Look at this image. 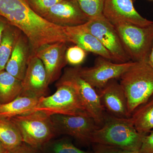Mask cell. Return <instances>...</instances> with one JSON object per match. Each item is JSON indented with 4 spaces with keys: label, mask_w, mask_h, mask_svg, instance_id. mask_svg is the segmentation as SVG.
<instances>
[{
    "label": "cell",
    "mask_w": 153,
    "mask_h": 153,
    "mask_svg": "<svg viewBox=\"0 0 153 153\" xmlns=\"http://www.w3.org/2000/svg\"><path fill=\"white\" fill-rule=\"evenodd\" d=\"M150 1H153V0H150Z\"/></svg>",
    "instance_id": "obj_34"
},
{
    "label": "cell",
    "mask_w": 153,
    "mask_h": 153,
    "mask_svg": "<svg viewBox=\"0 0 153 153\" xmlns=\"http://www.w3.org/2000/svg\"><path fill=\"white\" fill-rule=\"evenodd\" d=\"M50 116L56 134L70 136L85 144L91 143L93 133L99 127L94 120L87 115Z\"/></svg>",
    "instance_id": "obj_8"
},
{
    "label": "cell",
    "mask_w": 153,
    "mask_h": 153,
    "mask_svg": "<svg viewBox=\"0 0 153 153\" xmlns=\"http://www.w3.org/2000/svg\"><path fill=\"white\" fill-rule=\"evenodd\" d=\"M86 52L84 49L76 45L67 48L66 53L67 63L75 66L80 65L85 59Z\"/></svg>",
    "instance_id": "obj_24"
},
{
    "label": "cell",
    "mask_w": 153,
    "mask_h": 153,
    "mask_svg": "<svg viewBox=\"0 0 153 153\" xmlns=\"http://www.w3.org/2000/svg\"><path fill=\"white\" fill-rule=\"evenodd\" d=\"M97 92L102 105L107 113L119 118L131 117L126 97L120 83L113 79Z\"/></svg>",
    "instance_id": "obj_14"
},
{
    "label": "cell",
    "mask_w": 153,
    "mask_h": 153,
    "mask_svg": "<svg viewBox=\"0 0 153 153\" xmlns=\"http://www.w3.org/2000/svg\"><path fill=\"white\" fill-rule=\"evenodd\" d=\"M134 0H105L103 15L113 25L127 23L141 27L153 22L145 19L135 8Z\"/></svg>",
    "instance_id": "obj_10"
},
{
    "label": "cell",
    "mask_w": 153,
    "mask_h": 153,
    "mask_svg": "<svg viewBox=\"0 0 153 153\" xmlns=\"http://www.w3.org/2000/svg\"><path fill=\"white\" fill-rule=\"evenodd\" d=\"M39 99L36 97L20 95L10 102L0 104V118L10 119L15 117L34 112Z\"/></svg>",
    "instance_id": "obj_17"
},
{
    "label": "cell",
    "mask_w": 153,
    "mask_h": 153,
    "mask_svg": "<svg viewBox=\"0 0 153 153\" xmlns=\"http://www.w3.org/2000/svg\"><path fill=\"white\" fill-rule=\"evenodd\" d=\"M123 150L108 145L94 144L92 153H121Z\"/></svg>",
    "instance_id": "obj_27"
},
{
    "label": "cell",
    "mask_w": 153,
    "mask_h": 153,
    "mask_svg": "<svg viewBox=\"0 0 153 153\" xmlns=\"http://www.w3.org/2000/svg\"><path fill=\"white\" fill-rule=\"evenodd\" d=\"M121 153H140L139 151L123 150Z\"/></svg>",
    "instance_id": "obj_32"
},
{
    "label": "cell",
    "mask_w": 153,
    "mask_h": 153,
    "mask_svg": "<svg viewBox=\"0 0 153 153\" xmlns=\"http://www.w3.org/2000/svg\"><path fill=\"white\" fill-rule=\"evenodd\" d=\"M19 130L23 143L41 149L57 134L51 116L40 111L10 119Z\"/></svg>",
    "instance_id": "obj_4"
},
{
    "label": "cell",
    "mask_w": 153,
    "mask_h": 153,
    "mask_svg": "<svg viewBox=\"0 0 153 153\" xmlns=\"http://www.w3.org/2000/svg\"><path fill=\"white\" fill-rule=\"evenodd\" d=\"M79 7L89 19L103 16L105 0H76Z\"/></svg>",
    "instance_id": "obj_23"
},
{
    "label": "cell",
    "mask_w": 153,
    "mask_h": 153,
    "mask_svg": "<svg viewBox=\"0 0 153 153\" xmlns=\"http://www.w3.org/2000/svg\"><path fill=\"white\" fill-rule=\"evenodd\" d=\"M64 27L71 43L114 62L113 57L97 38L81 26Z\"/></svg>",
    "instance_id": "obj_16"
},
{
    "label": "cell",
    "mask_w": 153,
    "mask_h": 153,
    "mask_svg": "<svg viewBox=\"0 0 153 153\" xmlns=\"http://www.w3.org/2000/svg\"><path fill=\"white\" fill-rule=\"evenodd\" d=\"M8 153H41L38 149H35L23 143L21 145L13 150L9 151Z\"/></svg>",
    "instance_id": "obj_28"
},
{
    "label": "cell",
    "mask_w": 153,
    "mask_h": 153,
    "mask_svg": "<svg viewBox=\"0 0 153 153\" xmlns=\"http://www.w3.org/2000/svg\"><path fill=\"white\" fill-rule=\"evenodd\" d=\"M145 135L137 131L130 117H116L105 112L103 123L93 133L91 143L139 152Z\"/></svg>",
    "instance_id": "obj_1"
},
{
    "label": "cell",
    "mask_w": 153,
    "mask_h": 153,
    "mask_svg": "<svg viewBox=\"0 0 153 153\" xmlns=\"http://www.w3.org/2000/svg\"><path fill=\"white\" fill-rule=\"evenodd\" d=\"M9 23L4 18L0 16V44L1 42L3 32Z\"/></svg>",
    "instance_id": "obj_29"
},
{
    "label": "cell",
    "mask_w": 153,
    "mask_h": 153,
    "mask_svg": "<svg viewBox=\"0 0 153 153\" xmlns=\"http://www.w3.org/2000/svg\"><path fill=\"white\" fill-rule=\"evenodd\" d=\"M22 80L6 70L0 71V104L14 100L22 93Z\"/></svg>",
    "instance_id": "obj_19"
},
{
    "label": "cell",
    "mask_w": 153,
    "mask_h": 153,
    "mask_svg": "<svg viewBox=\"0 0 153 153\" xmlns=\"http://www.w3.org/2000/svg\"><path fill=\"white\" fill-rule=\"evenodd\" d=\"M31 9L41 17L62 0H25Z\"/></svg>",
    "instance_id": "obj_25"
},
{
    "label": "cell",
    "mask_w": 153,
    "mask_h": 153,
    "mask_svg": "<svg viewBox=\"0 0 153 153\" xmlns=\"http://www.w3.org/2000/svg\"><path fill=\"white\" fill-rule=\"evenodd\" d=\"M22 85L21 95L37 98L46 96L49 85L47 72L43 62L36 54L30 55Z\"/></svg>",
    "instance_id": "obj_11"
},
{
    "label": "cell",
    "mask_w": 153,
    "mask_h": 153,
    "mask_svg": "<svg viewBox=\"0 0 153 153\" xmlns=\"http://www.w3.org/2000/svg\"><path fill=\"white\" fill-rule=\"evenodd\" d=\"M67 44L58 42L47 44L38 49L35 54L44 64L49 84L59 78L62 69L67 64Z\"/></svg>",
    "instance_id": "obj_13"
},
{
    "label": "cell",
    "mask_w": 153,
    "mask_h": 153,
    "mask_svg": "<svg viewBox=\"0 0 153 153\" xmlns=\"http://www.w3.org/2000/svg\"><path fill=\"white\" fill-rule=\"evenodd\" d=\"M147 63L152 68H153V43L148 57Z\"/></svg>",
    "instance_id": "obj_30"
},
{
    "label": "cell",
    "mask_w": 153,
    "mask_h": 153,
    "mask_svg": "<svg viewBox=\"0 0 153 153\" xmlns=\"http://www.w3.org/2000/svg\"><path fill=\"white\" fill-rule=\"evenodd\" d=\"M139 153H153V130L144 137Z\"/></svg>",
    "instance_id": "obj_26"
},
{
    "label": "cell",
    "mask_w": 153,
    "mask_h": 153,
    "mask_svg": "<svg viewBox=\"0 0 153 153\" xmlns=\"http://www.w3.org/2000/svg\"><path fill=\"white\" fill-rule=\"evenodd\" d=\"M130 118L140 133L146 135L153 130V95L134 111Z\"/></svg>",
    "instance_id": "obj_18"
},
{
    "label": "cell",
    "mask_w": 153,
    "mask_h": 153,
    "mask_svg": "<svg viewBox=\"0 0 153 153\" xmlns=\"http://www.w3.org/2000/svg\"><path fill=\"white\" fill-rule=\"evenodd\" d=\"M39 150L41 153H92L80 149L71 141L64 138L52 139Z\"/></svg>",
    "instance_id": "obj_22"
},
{
    "label": "cell",
    "mask_w": 153,
    "mask_h": 153,
    "mask_svg": "<svg viewBox=\"0 0 153 153\" xmlns=\"http://www.w3.org/2000/svg\"><path fill=\"white\" fill-rule=\"evenodd\" d=\"M0 142L9 151L23 143L19 130L10 120L0 118Z\"/></svg>",
    "instance_id": "obj_21"
},
{
    "label": "cell",
    "mask_w": 153,
    "mask_h": 153,
    "mask_svg": "<svg viewBox=\"0 0 153 153\" xmlns=\"http://www.w3.org/2000/svg\"><path fill=\"white\" fill-rule=\"evenodd\" d=\"M63 75L74 82L86 111L100 127L103 123L105 111L95 88L79 75L77 66L67 68Z\"/></svg>",
    "instance_id": "obj_9"
},
{
    "label": "cell",
    "mask_w": 153,
    "mask_h": 153,
    "mask_svg": "<svg viewBox=\"0 0 153 153\" xmlns=\"http://www.w3.org/2000/svg\"><path fill=\"white\" fill-rule=\"evenodd\" d=\"M42 17L62 27L80 26L89 20L79 7L77 1L66 0L57 3Z\"/></svg>",
    "instance_id": "obj_12"
},
{
    "label": "cell",
    "mask_w": 153,
    "mask_h": 153,
    "mask_svg": "<svg viewBox=\"0 0 153 153\" xmlns=\"http://www.w3.org/2000/svg\"><path fill=\"white\" fill-rule=\"evenodd\" d=\"M120 78V83L126 97L131 116L153 95V68L147 62H135Z\"/></svg>",
    "instance_id": "obj_3"
},
{
    "label": "cell",
    "mask_w": 153,
    "mask_h": 153,
    "mask_svg": "<svg viewBox=\"0 0 153 153\" xmlns=\"http://www.w3.org/2000/svg\"><path fill=\"white\" fill-rule=\"evenodd\" d=\"M113 25L131 60L147 62L153 43V24L146 27L127 23Z\"/></svg>",
    "instance_id": "obj_5"
},
{
    "label": "cell",
    "mask_w": 153,
    "mask_h": 153,
    "mask_svg": "<svg viewBox=\"0 0 153 153\" xmlns=\"http://www.w3.org/2000/svg\"><path fill=\"white\" fill-rule=\"evenodd\" d=\"M135 62L131 61L125 63H117L104 57L96 59L94 66L89 68L77 66L78 73L81 77L94 88L99 89L104 87L113 79L120 78Z\"/></svg>",
    "instance_id": "obj_7"
},
{
    "label": "cell",
    "mask_w": 153,
    "mask_h": 153,
    "mask_svg": "<svg viewBox=\"0 0 153 153\" xmlns=\"http://www.w3.org/2000/svg\"><path fill=\"white\" fill-rule=\"evenodd\" d=\"M80 26L97 38L113 57L115 63L131 61L124 49L114 26L104 16L89 19Z\"/></svg>",
    "instance_id": "obj_6"
},
{
    "label": "cell",
    "mask_w": 153,
    "mask_h": 153,
    "mask_svg": "<svg viewBox=\"0 0 153 153\" xmlns=\"http://www.w3.org/2000/svg\"><path fill=\"white\" fill-rule=\"evenodd\" d=\"M56 87L57 90L52 95L39 98L35 111H42L49 116H89L79 98L76 86L71 80L63 75L56 84Z\"/></svg>",
    "instance_id": "obj_2"
},
{
    "label": "cell",
    "mask_w": 153,
    "mask_h": 153,
    "mask_svg": "<svg viewBox=\"0 0 153 153\" xmlns=\"http://www.w3.org/2000/svg\"><path fill=\"white\" fill-rule=\"evenodd\" d=\"M22 32L9 24L3 32L0 44V71L5 69L16 42Z\"/></svg>",
    "instance_id": "obj_20"
},
{
    "label": "cell",
    "mask_w": 153,
    "mask_h": 153,
    "mask_svg": "<svg viewBox=\"0 0 153 153\" xmlns=\"http://www.w3.org/2000/svg\"><path fill=\"white\" fill-rule=\"evenodd\" d=\"M31 54L29 41L22 33L16 42L12 55L6 65V71L16 78L23 80Z\"/></svg>",
    "instance_id": "obj_15"
},
{
    "label": "cell",
    "mask_w": 153,
    "mask_h": 153,
    "mask_svg": "<svg viewBox=\"0 0 153 153\" xmlns=\"http://www.w3.org/2000/svg\"><path fill=\"white\" fill-rule=\"evenodd\" d=\"M9 151L0 142V153H8Z\"/></svg>",
    "instance_id": "obj_31"
},
{
    "label": "cell",
    "mask_w": 153,
    "mask_h": 153,
    "mask_svg": "<svg viewBox=\"0 0 153 153\" xmlns=\"http://www.w3.org/2000/svg\"><path fill=\"white\" fill-rule=\"evenodd\" d=\"M66 1H76V0H66Z\"/></svg>",
    "instance_id": "obj_33"
}]
</instances>
